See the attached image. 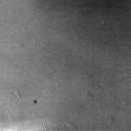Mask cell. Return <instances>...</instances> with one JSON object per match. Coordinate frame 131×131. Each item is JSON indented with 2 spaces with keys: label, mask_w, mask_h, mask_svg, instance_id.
Masks as SVG:
<instances>
[{
  "label": "cell",
  "mask_w": 131,
  "mask_h": 131,
  "mask_svg": "<svg viewBox=\"0 0 131 131\" xmlns=\"http://www.w3.org/2000/svg\"><path fill=\"white\" fill-rule=\"evenodd\" d=\"M3 116L7 122L12 123L13 122V118L7 110L3 109L2 110Z\"/></svg>",
  "instance_id": "cell-1"
},
{
  "label": "cell",
  "mask_w": 131,
  "mask_h": 131,
  "mask_svg": "<svg viewBox=\"0 0 131 131\" xmlns=\"http://www.w3.org/2000/svg\"><path fill=\"white\" fill-rule=\"evenodd\" d=\"M49 25L53 28L57 29L60 26L59 22L54 17L51 18L49 21Z\"/></svg>",
  "instance_id": "cell-2"
},
{
  "label": "cell",
  "mask_w": 131,
  "mask_h": 131,
  "mask_svg": "<svg viewBox=\"0 0 131 131\" xmlns=\"http://www.w3.org/2000/svg\"><path fill=\"white\" fill-rule=\"evenodd\" d=\"M45 71L47 74L51 78L54 77L55 74L54 71L52 69L48 67H46L45 69Z\"/></svg>",
  "instance_id": "cell-3"
},
{
  "label": "cell",
  "mask_w": 131,
  "mask_h": 131,
  "mask_svg": "<svg viewBox=\"0 0 131 131\" xmlns=\"http://www.w3.org/2000/svg\"><path fill=\"white\" fill-rule=\"evenodd\" d=\"M35 43V41L33 33L31 36V40L29 43V45L30 49L33 48Z\"/></svg>",
  "instance_id": "cell-4"
},
{
  "label": "cell",
  "mask_w": 131,
  "mask_h": 131,
  "mask_svg": "<svg viewBox=\"0 0 131 131\" xmlns=\"http://www.w3.org/2000/svg\"><path fill=\"white\" fill-rule=\"evenodd\" d=\"M26 123L28 125L31 126H33V122L30 118L28 116H25Z\"/></svg>",
  "instance_id": "cell-5"
},
{
  "label": "cell",
  "mask_w": 131,
  "mask_h": 131,
  "mask_svg": "<svg viewBox=\"0 0 131 131\" xmlns=\"http://www.w3.org/2000/svg\"><path fill=\"white\" fill-rule=\"evenodd\" d=\"M10 88L12 90H13L14 91L15 96L17 97L20 100H21L19 92L18 90L15 88L12 87V88Z\"/></svg>",
  "instance_id": "cell-6"
},
{
  "label": "cell",
  "mask_w": 131,
  "mask_h": 131,
  "mask_svg": "<svg viewBox=\"0 0 131 131\" xmlns=\"http://www.w3.org/2000/svg\"><path fill=\"white\" fill-rule=\"evenodd\" d=\"M96 26V28L97 29L103 27L105 25L104 21L100 23H97Z\"/></svg>",
  "instance_id": "cell-7"
},
{
  "label": "cell",
  "mask_w": 131,
  "mask_h": 131,
  "mask_svg": "<svg viewBox=\"0 0 131 131\" xmlns=\"http://www.w3.org/2000/svg\"><path fill=\"white\" fill-rule=\"evenodd\" d=\"M8 63V59L7 57H6V61L3 67V69L4 72L5 70H8L7 66Z\"/></svg>",
  "instance_id": "cell-8"
}]
</instances>
